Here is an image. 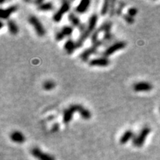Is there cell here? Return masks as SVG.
I'll list each match as a JSON object with an SVG mask.
<instances>
[{"label": "cell", "mask_w": 160, "mask_h": 160, "mask_svg": "<svg viewBox=\"0 0 160 160\" xmlns=\"http://www.w3.org/2000/svg\"><path fill=\"white\" fill-rule=\"evenodd\" d=\"M133 137H134L133 132L131 131V130H128V131H126L125 133H124L122 135V137L119 139L120 143L122 144V145H124V144H126L129 141V140H131Z\"/></svg>", "instance_id": "cell-18"}, {"label": "cell", "mask_w": 160, "mask_h": 160, "mask_svg": "<svg viewBox=\"0 0 160 160\" xmlns=\"http://www.w3.org/2000/svg\"><path fill=\"white\" fill-rule=\"evenodd\" d=\"M0 24H1V25H0V28H2L3 27V23H2V22H0Z\"/></svg>", "instance_id": "cell-28"}, {"label": "cell", "mask_w": 160, "mask_h": 160, "mask_svg": "<svg viewBox=\"0 0 160 160\" xmlns=\"http://www.w3.org/2000/svg\"><path fill=\"white\" fill-rule=\"evenodd\" d=\"M28 21L31 25L34 28L36 33L39 37H44L45 34V30L42 24L39 21V19L34 16H31L29 17Z\"/></svg>", "instance_id": "cell-4"}, {"label": "cell", "mask_w": 160, "mask_h": 160, "mask_svg": "<svg viewBox=\"0 0 160 160\" xmlns=\"http://www.w3.org/2000/svg\"><path fill=\"white\" fill-rule=\"evenodd\" d=\"M90 4H91V1L88 0H84L80 2L77 8H76V12L80 14H82V13H86V11H88L89 8Z\"/></svg>", "instance_id": "cell-16"}, {"label": "cell", "mask_w": 160, "mask_h": 160, "mask_svg": "<svg viewBox=\"0 0 160 160\" xmlns=\"http://www.w3.org/2000/svg\"><path fill=\"white\" fill-rule=\"evenodd\" d=\"M70 9V2L68 1L63 2L61 8H60L59 11H58L57 13L53 15V21L56 22H59L62 20V18L63 15L65 14L66 12H68Z\"/></svg>", "instance_id": "cell-7"}, {"label": "cell", "mask_w": 160, "mask_h": 160, "mask_svg": "<svg viewBox=\"0 0 160 160\" xmlns=\"http://www.w3.org/2000/svg\"><path fill=\"white\" fill-rule=\"evenodd\" d=\"M77 48V43L76 42L73 41V39H68L66 41V42L64 45V49L67 52L68 54H72L73 53V51Z\"/></svg>", "instance_id": "cell-15"}, {"label": "cell", "mask_w": 160, "mask_h": 160, "mask_svg": "<svg viewBox=\"0 0 160 160\" xmlns=\"http://www.w3.org/2000/svg\"><path fill=\"white\" fill-rule=\"evenodd\" d=\"M123 17H124V19L126 21V22H128V24H131H131L134 22V19H133V17H131V16H129L128 14L124 15Z\"/></svg>", "instance_id": "cell-23"}, {"label": "cell", "mask_w": 160, "mask_h": 160, "mask_svg": "<svg viewBox=\"0 0 160 160\" xmlns=\"http://www.w3.org/2000/svg\"><path fill=\"white\" fill-rule=\"evenodd\" d=\"M137 9L135 8H129L128 11V14L131 16L132 17H133L135 15L137 14Z\"/></svg>", "instance_id": "cell-24"}, {"label": "cell", "mask_w": 160, "mask_h": 160, "mask_svg": "<svg viewBox=\"0 0 160 160\" xmlns=\"http://www.w3.org/2000/svg\"><path fill=\"white\" fill-rule=\"evenodd\" d=\"M82 107V105L76 104V105H71L68 108L65 110L63 113V122L66 124L70 122L72 119V117H73V113L77 111L79 112Z\"/></svg>", "instance_id": "cell-5"}, {"label": "cell", "mask_w": 160, "mask_h": 160, "mask_svg": "<svg viewBox=\"0 0 160 160\" xmlns=\"http://www.w3.org/2000/svg\"><path fill=\"white\" fill-rule=\"evenodd\" d=\"M133 88L136 92H148L153 89V85L147 82H139L133 85Z\"/></svg>", "instance_id": "cell-9"}, {"label": "cell", "mask_w": 160, "mask_h": 160, "mask_svg": "<svg viewBox=\"0 0 160 160\" xmlns=\"http://www.w3.org/2000/svg\"><path fill=\"white\" fill-rule=\"evenodd\" d=\"M33 157H35L39 160H54V157H52L51 155L48 154V153H43L37 148H34L31 151Z\"/></svg>", "instance_id": "cell-11"}, {"label": "cell", "mask_w": 160, "mask_h": 160, "mask_svg": "<svg viewBox=\"0 0 160 160\" xmlns=\"http://www.w3.org/2000/svg\"><path fill=\"white\" fill-rule=\"evenodd\" d=\"M68 19H69V21L72 23V25L76 26V27L79 28L82 33L83 32L85 31V29H86L85 25L81 23V21H80L79 17H77L74 13H70L68 15Z\"/></svg>", "instance_id": "cell-12"}, {"label": "cell", "mask_w": 160, "mask_h": 160, "mask_svg": "<svg viewBox=\"0 0 160 160\" xmlns=\"http://www.w3.org/2000/svg\"><path fill=\"white\" fill-rule=\"evenodd\" d=\"M55 82H54L51 81V80H48L45 81L43 84V88L45 91H51L55 88Z\"/></svg>", "instance_id": "cell-21"}, {"label": "cell", "mask_w": 160, "mask_h": 160, "mask_svg": "<svg viewBox=\"0 0 160 160\" xmlns=\"http://www.w3.org/2000/svg\"><path fill=\"white\" fill-rule=\"evenodd\" d=\"M73 31V28L71 26H64L59 32H57L56 34V40L57 41H61L65 37L70 36L72 34Z\"/></svg>", "instance_id": "cell-10"}, {"label": "cell", "mask_w": 160, "mask_h": 160, "mask_svg": "<svg viewBox=\"0 0 160 160\" xmlns=\"http://www.w3.org/2000/svg\"><path fill=\"white\" fill-rule=\"evenodd\" d=\"M114 8H115V2H112L111 5V11H110V14L113 16L114 13Z\"/></svg>", "instance_id": "cell-27"}, {"label": "cell", "mask_w": 160, "mask_h": 160, "mask_svg": "<svg viewBox=\"0 0 160 160\" xmlns=\"http://www.w3.org/2000/svg\"><path fill=\"white\" fill-rule=\"evenodd\" d=\"M112 28V22H104L102 25L99 28L100 32H104V38L103 39L105 41H111L113 38V35H112L111 30Z\"/></svg>", "instance_id": "cell-6"}, {"label": "cell", "mask_w": 160, "mask_h": 160, "mask_svg": "<svg viewBox=\"0 0 160 160\" xmlns=\"http://www.w3.org/2000/svg\"><path fill=\"white\" fill-rule=\"evenodd\" d=\"M151 133V128L149 127H144L139 132V133L133 139V143L136 147H142L145 143V141L148 136Z\"/></svg>", "instance_id": "cell-2"}, {"label": "cell", "mask_w": 160, "mask_h": 160, "mask_svg": "<svg viewBox=\"0 0 160 160\" xmlns=\"http://www.w3.org/2000/svg\"><path fill=\"white\" fill-rule=\"evenodd\" d=\"M125 3L122 2L121 5L119 6V8H118L117 11V15H121L122 14V9H123L124 6H125Z\"/></svg>", "instance_id": "cell-25"}, {"label": "cell", "mask_w": 160, "mask_h": 160, "mask_svg": "<svg viewBox=\"0 0 160 160\" xmlns=\"http://www.w3.org/2000/svg\"><path fill=\"white\" fill-rule=\"evenodd\" d=\"M110 3L111 2H110L109 1L104 2L102 8V9H101V14L102 16H105L108 13L109 8H111V5H110Z\"/></svg>", "instance_id": "cell-22"}, {"label": "cell", "mask_w": 160, "mask_h": 160, "mask_svg": "<svg viewBox=\"0 0 160 160\" xmlns=\"http://www.w3.org/2000/svg\"><path fill=\"white\" fill-rule=\"evenodd\" d=\"M97 21H98V16L97 14H96V13L93 14L91 17H90L88 27L86 28L85 31H84L82 33H81V36H80L77 41L76 42L77 48H81L82 46L83 45V44L85 42V40L91 35V33H93L94 31H96V27H97Z\"/></svg>", "instance_id": "cell-1"}, {"label": "cell", "mask_w": 160, "mask_h": 160, "mask_svg": "<svg viewBox=\"0 0 160 160\" xmlns=\"http://www.w3.org/2000/svg\"><path fill=\"white\" fill-rule=\"evenodd\" d=\"M98 48H97V46L91 45V47L85 50V51L80 54V58H81V59L82 60V61L87 62L88 60L89 57H91L92 54H94V53H97Z\"/></svg>", "instance_id": "cell-13"}, {"label": "cell", "mask_w": 160, "mask_h": 160, "mask_svg": "<svg viewBox=\"0 0 160 160\" xmlns=\"http://www.w3.org/2000/svg\"><path fill=\"white\" fill-rule=\"evenodd\" d=\"M7 24H8V27L10 33L13 35L17 34L18 32H19V28H18L17 24H16L15 22L12 19H9L8 20Z\"/></svg>", "instance_id": "cell-19"}, {"label": "cell", "mask_w": 160, "mask_h": 160, "mask_svg": "<svg viewBox=\"0 0 160 160\" xmlns=\"http://www.w3.org/2000/svg\"><path fill=\"white\" fill-rule=\"evenodd\" d=\"M17 5H12L6 9H1L0 11V17L3 19H8L12 13L17 11Z\"/></svg>", "instance_id": "cell-14"}, {"label": "cell", "mask_w": 160, "mask_h": 160, "mask_svg": "<svg viewBox=\"0 0 160 160\" xmlns=\"http://www.w3.org/2000/svg\"><path fill=\"white\" fill-rule=\"evenodd\" d=\"M10 138L12 141L17 143H23L25 141V136L19 131H13L10 136Z\"/></svg>", "instance_id": "cell-17"}, {"label": "cell", "mask_w": 160, "mask_h": 160, "mask_svg": "<svg viewBox=\"0 0 160 160\" xmlns=\"http://www.w3.org/2000/svg\"><path fill=\"white\" fill-rule=\"evenodd\" d=\"M53 8V5L52 4V2H43L42 5H40L38 6V9L39 11H51Z\"/></svg>", "instance_id": "cell-20"}, {"label": "cell", "mask_w": 160, "mask_h": 160, "mask_svg": "<svg viewBox=\"0 0 160 160\" xmlns=\"http://www.w3.org/2000/svg\"><path fill=\"white\" fill-rule=\"evenodd\" d=\"M59 130V125L58 123H55L54 125L52 126V128H51V131L55 133V132H57Z\"/></svg>", "instance_id": "cell-26"}, {"label": "cell", "mask_w": 160, "mask_h": 160, "mask_svg": "<svg viewBox=\"0 0 160 160\" xmlns=\"http://www.w3.org/2000/svg\"><path fill=\"white\" fill-rule=\"evenodd\" d=\"M126 47V42L124 41H119V42H117L113 45L109 46L107 49L105 50V51L103 52L102 55L104 57H108L110 56H111L112 54L117 52L118 51H120V50H122L125 48Z\"/></svg>", "instance_id": "cell-3"}, {"label": "cell", "mask_w": 160, "mask_h": 160, "mask_svg": "<svg viewBox=\"0 0 160 160\" xmlns=\"http://www.w3.org/2000/svg\"><path fill=\"white\" fill-rule=\"evenodd\" d=\"M110 64V60L107 57H98L89 61V65L91 67H107Z\"/></svg>", "instance_id": "cell-8"}]
</instances>
